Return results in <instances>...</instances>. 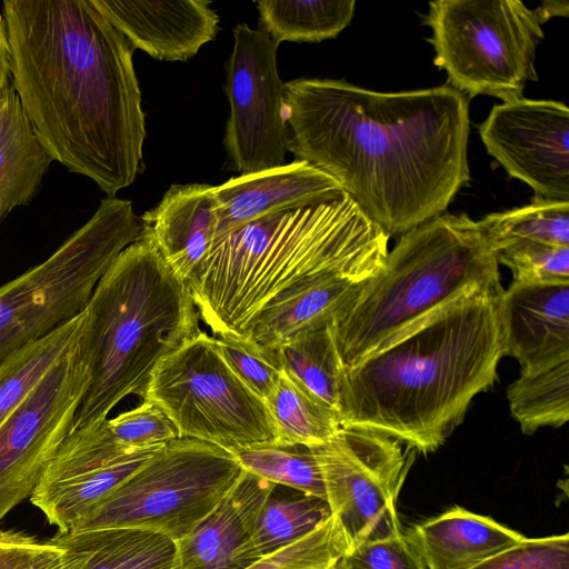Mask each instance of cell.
<instances>
[{
  "label": "cell",
  "instance_id": "5bb4252c",
  "mask_svg": "<svg viewBox=\"0 0 569 569\" xmlns=\"http://www.w3.org/2000/svg\"><path fill=\"white\" fill-rule=\"evenodd\" d=\"M160 447H124L112 435L108 418L72 429L30 500L58 531H72Z\"/></svg>",
  "mask_w": 569,
  "mask_h": 569
},
{
  "label": "cell",
  "instance_id": "8fae6325",
  "mask_svg": "<svg viewBox=\"0 0 569 569\" xmlns=\"http://www.w3.org/2000/svg\"><path fill=\"white\" fill-rule=\"evenodd\" d=\"M311 448L347 550L402 535L397 499L415 450L388 435L349 425Z\"/></svg>",
  "mask_w": 569,
  "mask_h": 569
},
{
  "label": "cell",
  "instance_id": "74e56055",
  "mask_svg": "<svg viewBox=\"0 0 569 569\" xmlns=\"http://www.w3.org/2000/svg\"><path fill=\"white\" fill-rule=\"evenodd\" d=\"M471 569H569V535L526 538Z\"/></svg>",
  "mask_w": 569,
  "mask_h": 569
},
{
  "label": "cell",
  "instance_id": "8d00e7d4",
  "mask_svg": "<svg viewBox=\"0 0 569 569\" xmlns=\"http://www.w3.org/2000/svg\"><path fill=\"white\" fill-rule=\"evenodd\" d=\"M331 569H428L407 535L369 541L347 550Z\"/></svg>",
  "mask_w": 569,
  "mask_h": 569
},
{
  "label": "cell",
  "instance_id": "d590c367",
  "mask_svg": "<svg viewBox=\"0 0 569 569\" xmlns=\"http://www.w3.org/2000/svg\"><path fill=\"white\" fill-rule=\"evenodd\" d=\"M114 438L124 447L140 450L162 446L179 438L173 422L156 405L143 402L108 419Z\"/></svg>",
  "mask_w": 569,
  "mask_h": 569
},
{
  "label": "cell",
  "instance_id": "d4e9b609",
  "mask_svg": "<svg viewBox=\"0 0 569 569\" xmlns=\"http://www.w3.org/2000/svg\"><path fill=\"white\" fill-rule=\"evenodd\" d=\"M264 402L279 446L316 447L331 439L341 427L338 411L283 369L274 391Z\"/></svg>",
  "mask_w": 569,
  "mask_h": 569
},
{
  "label": "cell",
  "instance_id": "e575fe53",
  "mask_svg": "<svg viewBox=\"0 0 569 569\" xmlns=\"http://www.w3.org/2000/svg\"><path fill=\"white\" fill-rule=\"evenodd\" d=\"M497 259L516 281H569V247L531 243L499 252Z\"/></svg>",
  "mask_w": 569,
  "mask_h": 569
},
{
  "label": "cell",
  "instance_id": "e0dca14e",
  "mask_svg": "<svg viewBox=\"0 0 569 569\" xmlns=\"http://www.w3.org/2000/svg\"><path fill=\"white\" fill-rule=\"evenodd\" d=\"M276 485L243 470L217 507L177 542L179 569H246L262 506Z\"/></svg>",
  "mask_w": 569,
  "mask_h": 569
},
{
  "label": "cell",
  "instance_id": "5b68a950",
  "mask_svg": "<svg viewBox=\"0 0 569 569\" xmlns=\"http://www.w3.org/2000/svg\"><path fill=\"white\" fill-rule=\"evenodd\" d=\"M199 331L188 286L142 231L99 279L83 309L76 348L88 386L72 429L107 419L129 395L142 399L160 360Z\"/></svg>",
  "mask_w": 569,
  "mask_h": 569
},
{
  "label": "cell",
  "instance_id": "4dcf8cb0",
  "mask_svg": "<svg viewBox=\"0 0 569 569\" xmlns=\"http://www.w3.org/2000/svg\"><path fill=\"white\" fill-rule=\"evenodd\" d=\"M281 368L339 413L345 367L331 323L276 349Z\"/></svg>",
  "mask_w": 569,
  "mask_h": 569
},
{
  "label": "cell",
  "instance_id": "ac0fdd59",
  "mask_svg": "<svg viewBox=\"0 0 569 569\" xmlns=\"http://www.w3.org/2000/svg\"><path fill=\"white\" fill-rule=\"evenodd\" d=\"M214 192L218 202L216 239L272 212L326 202L346 193L335 178L298 160L233 177L214 186Z\"/></svg>",
  "mask_w": 569,
  "mask_h": 569
},
{
  "label": "cell",
  "instance_id": "d6986e66",
  "mask_svg": "<svg viewBox=\"0 0 569 569\" xmlns=\"http://www.w3.org/2000/svg\"><path fill=\"white\" fill-rule=\"evenodd\" d=\"M505 356L520 370L569 358V281L512 280L500 296Z\"/></svg>",
  "mask_w": 569,
  "mask_h": 569
},
{
  "label": "cell",
  "instance_id": "8992f818",
  "mask_svg": "<svg viewBox=\"0 0 569 569\" xmlns=\"http://www.w3.org/2000/svg\"><path fill=\"white\" fill-rule=\"evenodd\" d=\"M502 290L499 262L478 221L441 213L401 234L377 274L331 322L345 368L433 310L476 289Z\"/></svg>",
  "mask_w": 569,
  "mask_h": 569
},
{
  "label": "cell",
  "instance_id": "6da1fadb",
  "mask_svg": "<svg viewBox=\"0 0 569 569\" xmlns=\"http://www.w3.org/2000/svg\"><path fill=\"white\" fill-rule=\"evenodd\" d=\"M283 102L288 151L335 178L389 236L443 213L470 181L469 104L449 84L377 92L300 78Z\"/></svg>",
  "mask_w": 569,
  "mask_h": 569
},
{
  "label": "cell",
  "instance_id": "277c9868",
  "mask_svg": "<svg viewBox=\"0 0 569 569\" xmlns=\"http://www.w3.org/2000/svg\"><path fill=\"white\" fill-rule=\"evenodd\" d=\"M389 234L346 192L272 212L214 239L188 286L199 318L216 336H242L290 286L336 273L366 281L381 269Z\"/></svg>",
  "mask_w": 569,
  "mask_h": 569
},
{
  "label": "cell",
  "instance_id": "3957f363",
  "mask_svg": "<svg viewBox=\"0 0 569 569\" xmlns=\"http://www.w3.org/2000/svg\"><path fill=\"white\" fill-rule=\"evenodd\" d=\"M503 290L469 291L345 368L341 425L379 431L422 455L436 451L498 379Z\"/></svg>",
  "mask_w": 569,
  "mask_h": 569
},
{
  "label": "cell",
  "instance_id": "83f0119b",
  "mask_svg": "<svg viewBox=\"0 0 569 569\" xmlns=\"http://www.w3.org/2000/svg\"><path fill=\"white\" fill-rule=\"evenodd\" d=\"M478 223L496 256L531 243L569 247V201L535 198L528 206L489 213Z\"/></svg>",
  "mask_w": 569,
  "mask_h": 569
},
{
  "label": "cell",
  "instance_id": "52a82bcc",
  "mask_svg": "<svg viewBox=\"0 0 569 569\" xmlns=\"http://www.w3.org/2000/svg\"><path fill=\"white\" fill-rule=\"evenodd\" d=\"M142 233L129 200L106 197L47 259L0 287V363L84 309L116 258Z\"/></svg>",
  "mask_w": 569,
  "mask_h": 569
},
{
  "label": "cell",
  "instance_id": "b9f144b4",
  "mask_svg": "<svg viewBox=\"0 0 569 569\" xmlns=\"http://www.w3.org/2000/svg\"><path fill=\"white\" fill-rule=\"evenodd\" d=\"M541 21L545 23L552 17H568L569 2L568 0H545L541 6L536 9Z\"/></svg>",
  "mask_w": 569,
  "mask_h": 569
},
{
  "label": "cell",
  "instance_id": "cb8c5ba5",
  "mask_svg": "<svg viewBox=\"0 0 569 569\" xmlns=\"http://www.w3.org/2000/svg\"><path fill=\"white\" fill-rule=\"evenodd\" d=\"M52 161L12 88L0 107V223L36 197Z\"/></svg>",
  "mask_w": 569,
  "mask_h": 569
},
{
  "label": "cell",
  "instance_id": "7c38bea8",
  "mask_svg": "<svg viewBox=\"0 0 569 569\" xmlns=\"http://www.w3.org/2000/svg\"><path fill=\"white\" fill-rule=\"evenodd\" d=\"M279 43L262 29L239 23L227 63L230 113L224 147L231 166L249 174L284 164L289 129L284 116L286 82L279 76Z\"/></svg>",
  "mask_w": 569,
  "mask_h": 569
},
{
  "label": "cell",
  "instance_id": "f35d334b",
  "mask_svg": "<svg viewBox=\"0 0 569 569\" xmlns=\"http://www.w3.org/2000/svg\"><path fill=\"white\" fill-rule=\"evenodd\" d=\"M53 547L49 541L0 529V569H26Z\"/></svg>",
  "mask_w": 569,
  "mask_h": 569
},
{
  "label": "cell",
  "instance_id": "f546056e",
  "mask_svg": "<svg viewBox=\"0 0 569 569\" xmlns=\"http://www.w3.org/2000/svg\"><path fill=\"white\" fill-rule=\"evenodd\" d=\"M331 517L325 499L276 485L260 511L253 537L258 558L312 532Z\"/></svg>",
  "mask_w": 569,
  "mask_h": 569
},
{
  "label": "cell",
  "instance_id": "7a4b0ae2",
  "mask_svg": "<svg viewBox=\"0 0 569 569\" xmlns=\"http://www.w3.org/2000/svg\"><path fill=\"white\" fill-rule=\"evenodd\" d=\"M2 14L12 86L39 142L114 197L142 168L133 48L92 0H6Z\"/></svg>",
  "mask_w": 569,
  "mask_h": 569
},
{
  "label": "cell",
  "instance_id": "9a60e30c",
  "mask_svg": "<svg viewBox=\"0 0 569 569\" xmlns=\"http://www.w3.org/2000/svg\"><path fill=\"white\" fill-rule=\"evenodd\" d=\"M488 151L535 198L569 201V109L520 98L495 104L480 124Z\"/></svg>",
  "mask_w": 569,
  "mask_h": 569
},
{
  "label": "cell",
  "instance_id": "30bf717a",
  "mask_svg": "<svg viewBox=\"0 0 569 569\" xmlns=\"http://www.w3.org/2000/svg\"><path fill=\"white\" fill-rule=\"evenodd\" d=\"M142 400L159 407L179 438L229 452L277 445L268 407L229 368L213 337L199 331L157 365Z\"/></svg>",
  "mask_w": 569,
  "mask_h": 569
},
{
  "label": "cell",
  "instance_id": "9c48e42d",
  "mask_svg": "<svg viewBox=\"0 0 569 569\" xmlns=\"http://www.w3.org/2000/svg\"><path fill=\"white\" fill-rule=\"evenodd\" d=\"M242 471L237 458L218 446L173 439L72 531L126 527L179 541L217 507Z\"/></svg>",
  "mask_w": 569,
  "mask_h": 569
},
{
  "label": "cell",
  "instance_id": "7bdbcfd3",
  "mask_svg": "<svg viewBox=\"0 0 569 569\" xmlns=\"http://www.w3.org/2000/svg\"><path fill=\"white\" fill-rule=\"evenodd\" d=\"M329 569H331V568H329Z\"/></svg>",
  "mask_w": 569,
  "mask_h": 569
},
{
  "label": "cell",
  "instance_id": "603a6c76",
  "mask_svg": "<svg viewBox=\"0 0 569 569\" xmlns=\"http://www.w3.org/2000/svg\"><path fill=\"white\" fill-rule=\"evenodd\" d=\"M48 541L80 553V569H179L177 542L149 530L116 527L58 531Z\"/></svg>",
  "mask_w": 569,
  "mask_h": 569
},
{
  "label": "cell",
  "instance_id": "44dd1931",
  "mask_svg": "<svg viewBox=\"0 0 569 569\" xmlns=\"http://www.w3.org/2000/svg\"><path fill=\"white\" fill-rule=\"evenodd\" d=\"M361 282L336 273L301 280L267 303L242 337L276 350L305 333L330 325Z\"/></svg>",
  "mask_w": 569,
  "mask_h": 569
},
{
  "label": "cell",
  "instance_id": "7402d4cb",
  "mask_svg": "<svg viewBox=\"0 0 569 569\" xmlns=\"http://www.w3.org/2000/svg\"><path fill=\"white\" fill-rule=\"evenodd\" d=\"M407 536L428 569H471L526 539L492 518L461 507L416 525Z\"/></svg>",
  "mask_w": 569,
  "mask_h": 569
},
{
  "label": "cell",
  "instance_id": "d6a6232c",
  "mask_svg": "<svg viewBox=\"0 0 569 569\" xmlns=\"http://www.w3.org/2000/svg\"><path fill=\"white\" fill-rule=\"evenodd\" d=\"M347 549L342 531L331 516L312 532L260 558L246 569H329Z\"/></svg>",
  "mask_w": 569,
  "mask_h": 569
},
{
  "label": "cell",
  "instance_id": "836d02e7",
  "mask_svg": "<svg viewBox=\"0 0 569 569\" xmlns=\"http://www.w3.org/2000/svg\"><path fill=\"white\" fill-rule=\"evenodd\" d=\"M214 341L233 373L266 401L274 391L282 371L276 350L242 336L220 335Z\"/></svg>",
  "mask_w": 569,
  "mask_h": 569
},
{
  "label": "cell",
  "instance_id": "2e32d148",
  "mask_svg": "<svg viewBox=\"0 0 569 569\" xmlns=\"http://www.w3.org/2000/svg\"><path fill=\"white\" fill-rule=\"evenodd\" d=\"M130 46L166 61H186L216 39L219 16L208 0H92Z\"/></svg>",
  "mask_w": 569,
  "mask_h": 569
},
{
  "label": "cell",
  "instance_id": "ba28073f",
  "mask_svg": "<svg viewBox=\"0 0 569 569\" xmlns=\"http://www.w3.org/2000/svg\"><path fill=\"white\" fill-rule=\"evenodd\" d=\"M426 24L432 36L433 63L463 94H488L502 102L523 98L543 30L536 9L518 0H436Z\"/></svg>",
  "mask_w": 569,
  "mask_h": 569
},
{
  "label": "cell",
  "instance_id": "4316f807",
  "mask_svg": "<svg viewBox=\"0 0 569 569\" xmlns=\"http://www.w3.org/2000/svg\"><path fill=\"white\" fill-rule=\"evenodd\" d=\"M353 0H261L257 2L261 29L282 41L319 42L336 38L351 21Z\"/></svg>",
  "mask_w": 569,
  "mask_h": 569
},
{
  "label": "cell",
  "instance_id": "ab89813d",
  "mask_svg": "<svg viewBox=\"0 0 569 569\" xmlns=\"http://www.w3.org/2000/svg\"><path fill=\"white\" fill-rule=\"evenodd\" d=\"M82 565L83 558L80 553L54 546L26 569H80Z\"/></svg>",
  "mask_w": 569,
  "mask_h": 569
},
{
  "label": "cell",
  "instance_id": "ffe728a7",
  "mask_svg": "<svg viewBox=\"0 0 569 569\" xmlns=\"http://www.w3.org/2000/svg\"><path fill=\"white\" fill-rule=\"evenodd\" d=\"M173 274L189 286L216 239L218 202L214 186L172 184L160 202L140 217Z\"/></svg>",
  "mask_w": 569,
  "mask_h": 569
},
{
  "label": "cell",
  "instance_id": "4fadbf2b",
  "mask_svg": "<svg viewBox=\"0 0 569 569\" xmlns=\"http://www.w3.org/2000/svg\"><path fill=\"white\" fill-rule=\"evenodd\" d=\"M87 386L74 343L0 425V521L38 486L73 428Z\"/></svg>",
  "mask_w": 569,
  "mask_h": 569
},
{
  "label": "cell",
  "instance_id": "1f68e13d",
  "mask_svg": "<svg viewBox=\"0 0 569 569\" xmlns=\"http://www.w3.org/2000/svg\"><path fill=\"white\" fill-rule=\"evenodd\" d=\"M231 453L246 471L274 485L286 486L326 500L321 471L312 448L267 445Z\"/></svg>",
  "mask_w": 569,
  "mask_h": 569
},
{
  "label": "cell",
  "instance_id": "f1b7e54d",
  "mask_svg": "<svg viewBox=\"0 0 569 569\" xmlns=\"http://www.w3.org/2000/svg\"><path fill=\"white\" fill-rule=\"evenodd\" d=\"M83 310L54 331L13 352L0 363V425L74 346Z\"/></svg>",
  "mask_w": 569,
  "mask_h": 569
},
{
  "label": "cell",
  "instance_id": "60d3db41",
  "mask_svg": "<svg viewBox=\"0 0 569 569\" xmlns=\"http://www.w3.org/2000/svg\"><path fill=\"white\" fill-rule=\"evenodd\" d=\"M10 53L7 23L3 14L0 13V107L13 88Z\"/></svg>",
  "mask_w": 569,
  "mask_h": 569
},
{
  "label": "cell",
  "instance_id": "484cf974",
  "mask_svg": "<svg viewBox=\"0 0 569 569\" xmlns=\"http://www.w3.org/2000/svg\"><path fill=\"white\" fill-rule=\"evenodd\" d=\"M513 419L525 435L560 428L569 420V358L520 370L507 389Z\"/></svg>",
  "mask_w": 569,
  "mask_h": 569
}]
</instances>
